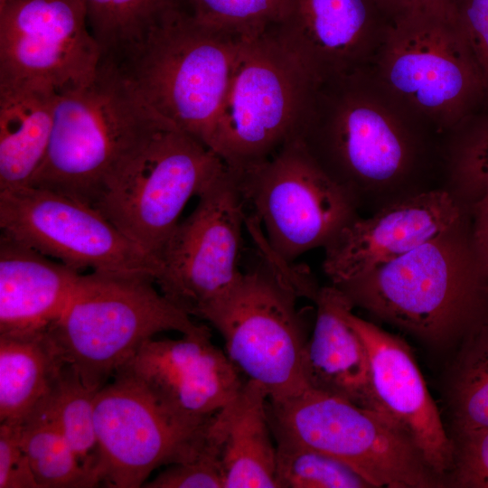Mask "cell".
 Returning a JSON list of instances; mask_svg holds the SVG:
<instances>
[{
  "instance_id": "cell-1",
  "label": "cell",
  "mask_w": 488,
  "mask_h": 488,
  "mask_svg": "<svg viewBox=\"0 0 488 488\" xmlns=\"http://www.w3.org/2000/svg\"><path fill=\"white\" fill-rule=\"evenodd\" d=\"M174 126L143 99L117 62L102 60L87 84L58 94L45 158L30 186L90 206L161 129Z\"/></svg>"
},
{
  "instance_id": "cell-2",
  "label": "cell",
  "mask_w": 488,
  "mask_h": 488,
  "mask_svg": "<svg viewBox=\"0 0 488 488\" xmlns=\"http://www.w3.org/2000/svg\"><path fill=\"white\" fill-rule=\"evenodd\" d=\"M460 223L410 252L339 286L351 302L433 344L468 337L483 324L487 292Z\"/></svg>"
},
{
  "instance_id": "cell-3",
  "label": "cell",
  "mask_w": 488,
  "mask_h": 488,
  "mask_svg": "<svg viewBox=\"0 0 488 488\" xmlns=\"http://www.w3.org/2000/svg\"><path fill=\"white\" fill-rule=\"evenodd\" d=\"M141 271L80 274L48 332L66 364L89 389L99 390L156 334L211 335L166 298Z\"/></svg>"
},
{
  "instance_id": "cell-4",
  "label": "cell",
  "mask_w": 488,
  "mask_h": 488,
  "mask_svg": "<svg viewBox=\"0 0 488 488\" xmlns=\"http://www.w3.org/2000/svg\"><path fill=\"white\" fill-rule=\"evenodd\" d=\"M247 36L206 26L179 10L119 65L158 115L211 149Z\"/></svg>"
},
{
  "instance_id": "cell-5",
  "label": "cell",
  "mask_w": 488,
  "mask_h": 488,
  "mask_svg": "<svg viewBox=\"0 0 488 488\" xmlns=\"http://www.w3.org/2000/svg\"><path fill=\"white\" fill-rule=\"evenodd\" d=\"M260 251L256 266L199 313L222 336L225 352L248 380L280 402L308 388L304 371L307 343L297 308L301 297L294 266Z\"/></svg>"
},
{
  "instance_id": "cell-6",
  "label": "cell",
  "mask_w": 488,
  "mask_h": 488,
  "mask_svg": "<svg viewBox=\"0 0 488 488\" xmlns=\"http://www.w3.org/2000/svg\"><path fill=\"white\" fill-rule=\"evenodd\" d=\"M298 137L354 200L361 188L399 178L411 161L397 106L373 92L364 71L314 84Z\"/></svg>"
},
{
  "instance_id": "cell-7",
  "label": "cell",
  "mask_w": 488,
  "mask_h": 488,
  "mask_svg": "<svg viewBox=\"0 0 488 488\" xmlns=\"http://www.w3.org/2000/svg\"><path fill=\"white\" fill-rule=\"evenodd\" d=\"M274 437L324 453L352 468L371 487L436 488L446 484L407 432L389 415L307 388L267 401Z\"/></svg>"
},
{
  "instance_id": "cell-8",
  "label": "cell",
  "mask_w": 488,
  "mask_h": 488,
  "mask_svg": "<svg viewBox=\"0 0 488 488\" xmlns=\"http://www.w3.org/2000/svg\"><path fill=\"white\" fill-rule=\"evenodd\" d=\"M376 61L388 99L441 127L462 122L485 98L481 70L455 14L389 21Z\"/></svg>"
},
{
  "instance_id": "cell-9",
  "label": "cell",
  "mask_w": 488,
  "mask_h": 488,
  "mask_svg": "<svg viewBox=\"0 0 488 488\" xmlns=\"http://www.w3.org/2000/svg\"><path fill=\"white\" fill-rule=\"evenodd\" d=\"M230 170L246 208L263 228L258 243L283 262L324 248L356 217L353 197L298 136L264 160Z\"/></svg>"
},
{
  "instance_id": "cell-10",
  "label": "cell",
  "mask_w": 488,
  "mask_h": 488,
  "mask_svg": "<svg viewBox=\"0 0 488 488\" xmlns=\"http://www.w3.org/2000/svg\"><path fill=\"white\" fill-rule=\"evenodd\" d=\"M226 169L214 151L169 126L107 183L92 207L154 258L188 201Z\"/></svg>"
},
{
  "instance_id": "cell-11",
  "label": "cell",
  "mask_w": 488,
  "mask_h": 488,
  "mask_svg": "<svg viewBox=\"0 0 488 488\" xmlns=\"http://www.w3.org/2000/svg\"><path fill=\"white\" fill-rule=\"evenodd\" d=\"M314 83L269 29L246 37L211 149L231 170L298 136Z\"/></svg>"
},
{
  "instance_id": "cell-12",
  "label": "cell",
  "mask_w": 488,
  "mask_h": 488,
  "mask_svg": "<svg viewBox=\"0 0 488 488\" xmlns=\"http://www.w3.org/2000/svg\"><path fill=\"white\" fill-rule=\"evenodd\" d=\"M154 257V281L190 316L226 294L239 279L246 205L227 166L199 196Z\"/></svg>"
},
{
  "instance_id": "cell-13",
  "label": "cell",
  "mask_w": 488,
  "mask_h": 488,
  "mask_svg": "<svg viewBox=\"0 0 488 488\" xmlns=\"http://www.w3.org/2000/svg\"><path fill=\"white\" fill-rule=\"evenodd\" d=\"M94 421L101 483L143 487L162 465L198 456L206 441L205 423L184 418L123 371L96 394Z\"/></svg>"
},
{
  "instance_id": "cell-14",
  "label": "cell",
  "mask_w": 488,
  "mask_h": 488,
  "mask_svg": "<svg viewBox=\"0 0 488 488\" xmlns=\"http://www.w3.org/2000/svg\"><path fill=\"white\" fill-rule=\"evenodd\" d=\"M4 233L75 268L141 271L152 277L155 259L94 207L35 186L0 191Z\"/></svg>"
},
{
  "instance_id": "cell-15",
  "label": "cell",
  "mask_w": 488,
  "mask_h": 488,
  "mask_svg": "<svg viewBox=\"0 0 488 488\" xmlns=\"http://www.w3.org/2000/svg\"><path fill=\"white\" fill-rule=\"evenodd\" d=\"M101 61L82 0H8L0 7V83L61 93L89 83Z\"/></svg>"
},
{
  "instance_id": "cell-16",
  "label": "cell",
  "mask_w": 488,
  "mask_h": 488,
  "mask_svg": "<svg viewBox=\"0 0 488 488\" xmlns=\"http://www.w3.org/2000/svg\"><path fill=\"white\" fill-rule=\"evenodd\" d=\"M388 22L375 0H288L269 30L318 84L364 71Z\"/></svg>"
},
{
  "instance_id": "cell-17",
  "label": "cell",
  "mask_w": 488,
  "mask_h": 488,
  "mask_svg": "<svg viewBox=\"0 0 488 488\" xmlns=\"http://www.w3.org/2000/svg\"><path fill=\"white\" fill-rule=\"evenodd\" d=\"M118 371L144 385L177 415L207 422L239 393L245 380L211 335L151 339Z\"/></svg>"
},
{
  "instance_id": "cell-18",
  "label": "cell",
  "mask_w": 488,
  "mask_h": 488,
  "mask_svg": "<svg viewBox=\"0 0 488 488\" xmlns=\"http://www.w3.org/2000/svg\"><path fill=\"white\" fill-rule=\"evenodd\" d=\"M460 223L455 200L444 191L389 204L369 218L355 217L325 245L323 269L333 286L355 279Z\"/></svg>"
},
{
  "instance_id": "cell-19",
  "label": "cell",
  "mask_w": 488,
  "mask_h": 488,
  "mask_svg": "<svg viewBox=\"0 0 488 488\" xmlns=\"http://www.w3.org/2000/svg\"><path fill=\"white\" fill-rule=\"evenodd\" d=\"M345 310L369 355L375 395L385 412L409 436L428 466L447 477L454 444L444 427L408 345L399 337Z\"/></svg>"
},
{
  "instance_id": "cell-20",
  "label": "cell",
  "mask_w": 488,
  "mask_h": 488,
  "mask_svg": "<svg viewBox=\"0 0 488 488\" xmlns=\"http://www.w3.org/2000/svg\"><path fill=\"white\" fill-rule=\"evenodd\" d=\"M314 302L315 322L304 354L308 388L387 414L372 387L365 344L345 318L351 302L333 285L320 287Z\"/></svg>"
},
{
  "instance_id": "cell-21",
  "label": "cell",
  "mask_w": 488,
  "mask_h": 488,
  "mask_svg": "<svg viewBox=\"0 0 488 488\" xmlns=\"http://www.w3.org/2000/svg\"><path fill=\"white\" fill-rule=\"evenodd\" d=\"M80 271L0 236V333L48 329L63 311Z\"/></svg>"
},
{
  "instance_id": "cell-22",
  "label": "cell",
  "mask_w": 488,
  "mask_h": 488,
  "mask_svg": "<svg viewBox=\"0 0 488 488\" xmlns=\"http://www.w3.org/2000/svg\"><path fill=\"white\" fill-rule=\"evenodd\" d=\"M267 401L266 389L247 379L236 397L209 419L206 436L219 451L224 488H277Z\"/></svg>"
},
{
  "instance_id": "cell-23",
  "label": "cell",
  "mask_w": 488,
  "mask_h": 488,
  "mask_svg": "<svg viewBox=\"0 0 488 488\" xmlns=\"http://www.w3.org/2000/svg\"><path fill=\"white\" fill-rule=\"evenodd\" d=\"M58 94L32 83H0V191L29 186L42 164Z\"/></svg>"
},
{
  "instance_id": "cell-24",
  "label": "cell",
  "mask_w": 488,
  "mask_h": 488,
  "mask_svg": "<svg viewBox=\"0 0 488 488\" xmlns=\"http://www.w3.org/2000/svg\"><path fill=\"white\" fill-rule=\"evenodd\" d=\"M65 365L48 329L0 333V423L23 424L52 394Z\"/></svg>"
},
{
  "instance_id": "cell-25",
  "label": "cell",
  "mask_w": 488,
  "mask_h": 488,
  "mask_svg": "<svg viewBox=\"0 0 488 488\" xmlns=\"http://www.w3.org/2000/svg\"><path fill=\"white\" fill-rule=\"evenodd\" d=\"M102 60L127 61L150 31L169 14L186 10V0H82Z\"/></svg>"
},
{
  "instance_id": "cell-26",
  "label": "cell",
  "mask_w": 488,
  "mask_h": 488,
  "mask_svg": "<svg viewBox=\"0 0 488 488\" xmlns=\"http://www.w3.org/2000/svg\"><path fill=\"white\" fill-rule=\"evenodd\" d=\"M21 444L39 488H89L85 471L45 402L21 424Z\"/></svg>"
},
{
  "instance_id": "cell-27",
  "label": "cell",
  "mask_w": 488,
  "mask_h": 488,
  "mask_svg": "<svg viewBox=\"0 0 488 488\" xmlns=\"http://www.w3.org/2000/svg\"><path fill=\"white\" fill-rule=\"evenodd\" d=\"M98 391L88 388L75 370L66 364L44 402L80 464L99 486L101 483L100 454L94 421V401Z\"/></svg>"
},
{
  "instance_id": "cell-28",
  "label": "cell",
  "mask_w": 488,
  "mask_h": 488,
  "mask_svg": "<svg viewBox=\"0 0 488 488\" xmlns=\"http://www.w3.org/2000/svg\"><path fill=\"white\" fill-rule=\"evenodd\" d=\"M451 407L456 432L488 427V324L466 339L453 377Z\"/></svg>"
},
{
  "instance_id": "cell-29",
  "label": "cell",
  "mask_w": 488,
  "mask_h": 488,
  "mask_svg": "<svg viewBox=\"0 0 488 488\" xmlns=\"http://www.w3.org/2000/svg\"><path fill=\"white\" fill-rule=\"evenodd\" d=\"M277 488H371L343 462L295 441L275 437Z\"/></svg>"
},
{
  "instance_id": "cell-30",
  "label": "cell",
  "mask_w": 488,
  "mask_h": 488,
  "mask_svg": "<svg viewBox=\"0 0 488 488\" xmlns=\"http://www.w3.org/2000/svg\"><path fill=\"white\" fill-rule=\"evenodd\" d=\"M288 0H186V10L201 23L247 36L266 31L283 17Z\"/></svg>"
},
{
  "instance_id": "cell-31",
  "label": "cell",
  "mask_w": 488,
  "mask_h": 488,
  "mask_svg": "<svg viewBox=\"0 0 488 488\" xmlns=\"http://www.w3.org/2000/svg\"><path fill=\"white\" fill-rule=\"evenodd\" d=\"M147 488H224V478L217 447L206 436L202 451L187 462L174 464L146 481Z\"/></svg>"
},
{
  "instance_id": "cell-32",
  "label": "cell",
  "mask_w": 488,
  "mask_h": 488,
  "mask_svg": "<svg viewBox=\"0 0 488 488\" xmlns=\"http://www.w3.org/2000/svg\"><path fill=\"white\" fill-rule=\"evenodd\" d=\"M449 484L488 488V427L456 432Z\"/></svg>"
},
{
  "instance_id": "cell-33",
  "label": "cell",
  "mask_w": 488,
  "mask_h": 488,
  "mask_svg": "<svg viewBox=\"0 0 488 488\" xmlns=\"http://www.w3.org/2000/svg\"><path fill=\"white\" fill-rule=\"evenodd\" d=\"M454 10L481 70L488 98V0H455Z\"/></svg>"
},
{
  "instance_id": "cell-34",
  "label": "cell",
  "mask_w": 488,
  "mask_h": 488,
  "mask_svg": "<svg viewBox=\"0 0 488 488\" xmlns=\"http://www.w3.org/2000/svg\"><path fill=\"white\" fill-rule=\"evenodd\" d=\"M20 432L21 425L0 423V488H39Z\"/></svg>"
},
{
  "instance_id": "cell-35",
  "label": "cell",
  "mask_w": 488,
  "mask_h": 488,
  "mask_svg": "<svg viewBox=\"0 0 488 488\" xmlns=\"http://www.w3.org/2000/svg\"><path fill=\"white\" fill-rule=\"evenodd\" d=\"M456 171L473 188L482 192L488 189V118L467 134L457 155Z\"/></svg>"
},
{
  "instance_id": "cell-36",
  "label": "cell",
  "mask_w": 488,
  "mask_h": 488,
  "mask_svg": "<svg viewBox=\"0 0 488 488\" xmlns=\"http://www.w3.org/2000/svg\"><path fill=\"white\" fill-rule=\"evenodd\" d=\"M388 21L415 14L455 15V0H375Z\"/></svg>"
},
{
  "instance_id": "cell-37",
  "label": "cell",
  "mask_w": 488,
  "mask_h": 488,
  "mask_svg": "<svg viewBox=\"0 0 488 488\" xmlns=\"http://www.w3.org/2000/svg\"><path fill=\"white\" fill-rule=\"evenodd\" d=\"M475 210V254L480 267L488 277V189L482 192Z\"/></svg>"
},
{
  "instance_id": "cell-38",
  "label": "cell",
  "mask_w": 488,
  "mask_h": 488,
  "mask_svg": "<svg viewBox=\"0 0 488 488\" xmlns=\"http://www.w3.org/2000/svg\"><path fill=\"white\" fill-rule=\"evenodd\" d=\"M8 0H0V7L3 6Z\"/></svg>"
}]
</instances>
